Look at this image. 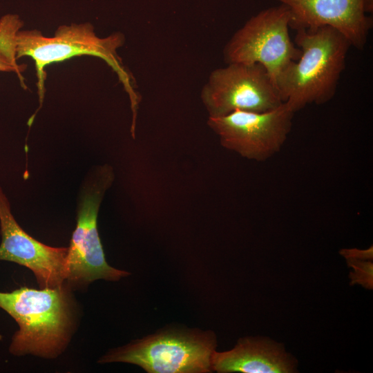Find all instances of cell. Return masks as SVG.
<instances>
[{"instance_id": "3", "label": "cell", "mask_w": 373, "mask_h": 373, "mask_svg": "<svg viewBox=\"0 0 373 373\" xmlns=\"http://www.w3.org/2000/svg\"><path fill=\"white\" fill-rule=\"evenodd\" d=\"M120 32L100 38L89 23L60 26L52 37H46L37 30L19 31L17 34V59L30 57L35 63L40 106L44 96L45 66L79 55H91L103 59L117 74L128 95L135 127L140 97L133 79L125 69L117 49L124 44Z\"/></svg>"}, {"instance_id": "15", "label": "cell", "mask_w": 373, "mask_h": 373, "mask_svg": "<svg viewBox=\"0 0 373 373\" xmlns=\"http://www.w3.org/2000/svg\"><path fill=\"white\" fill-rule=\"evenodd\" d=\"M0 71L1 72H15L19 77L22 86L26 88L24 79L21 76L22 71L13 66L7 58L0 51Z\"/></svg>"}, {"instance_id": "4", "label": "cell", "mask_w": 373, "mask_h": 373, "mask_svg": "<svg viewBox=\"0 0 373 373\" xmlns=\"http://www.w3.org/2000/svg\"><path fill=\"white\" fill-rule=\"evenodd\" d=\"M114 178L110 165H99L90 171L81 188L77 224L67 254L66 281L73 285H86L98 279L117 281L130 274L107 263L97 229L99 207Z\"/></svg>"}, {"instance_id": "12", "label": "cell", "mask_w": 373, "mask_h": 373, "mask_svg": "<svg viewBox=\"0 0 373 373\" xmlns=\"http://www.w3.org/2000/svg\"><path fill=\"white\" fill-rule=\"evenodd\" d=\"M23 26L17 15L8 14L0 19V51L16 68L25 70L24 65L17 63V34Z\"/></svg>"}, {"instance_id": "10", "label": "cell", "mask_w": 373, "mask_h": 373, "mask_svg": "<svg viewBox=\"0 0 373 373\" xmlns=\"http://www.w3.org/2000/svg\"><path fill=\"white\" fill-rule=\"evenodd\" d=\"M290 14V28L330 26L362 50L372 27L373 0H277Z\"/></svg>"}, {"instance_id": "6", "label": "cell", "mask_w": 373, "mask_h": 373, "mask_svg": "<svg viewBox=\"0 0 373 373\" xmlns=\"http://www.w3.org/2000/svg\"><path fill=\"white\" fill-rule=\"evenodd\" d=\"M289 25V11L282 4L259 12L226 44L224 61L259 64L276 84L280 73L300 55V50L291 40Z\"/></svg>"}, {"instance_id": "2", "label": "cell", "mask_w": 373, "mask_h": 373, "mask_svg": "<svg viewBox=\"0 0 373 373\" xmlns=\"http://www.w3.org/2000/svg\"><path fill=\"white\" fill-rule=\"evenodd\" d=\"M0 308L17 323L10 352L47 358L59 355L69 342L73 315L66 285L36 289L22 287L0 291Z\"/></svg>"}, {"instance_id": "5", "label": "cell", "mask_w": 373, "mask_h": 373, "mask_svg": "<svg viewBox=\"0 0 373 373\" xmlns=\"http://www.w3.org/2000/svg\"><path fill=\"white\" fill-rule=\"evenodd\" d=\"M216 347L211 332L168 330L113 350L99 363H131L149 373L210 372Z\"/></svg>"}, {"instance_id": "1", "label": "cell", "mask_w": 373, "mask_h": 373, "mask_svg": "<svg viewBox=\"0 0 373 373\" xmlns=\"http://www.w3.org/2000/svg\"><path fill=\"white\" fill-rule=\"evenodd\" d=\"M300 50L276 82L283 102L296 113L309 104H323L336 93L351 44L330 26L296 30Z\"/></svg>"}, {"instance_id": "13", "label": "cell", "mask_w": 373, "mask_h": 373, "mask_svg": "<svg viewBox=\"0 0 373 373\" xmlns=\"http://www.w3.org/2000/svg\"><path fill=\"white\" fill-rule=\"evenodd\" d=\"M347 264L353 268L350 273L352 285L361 284L364 287L372 289L373 287V263L370 260L346 258Z\"/></svg>"}, {"instance_id": "7", "label": "cell", "mask_w": 373, "mask_h": 373, "mask_svg": "<svg viewBox=\"0 0 373 373\" xmlns=\"http://www.w3.org/2000/svg\"><path fill=\"white\" fill-rule=\"evenodd\" d=\"M200 98L212 117L237 110L265 112L283 103L273 79L259 64L231 63L213 70Z\"/></svg>"}, {"instance_id": "11", "label": "cell", "mask_w": 373, "mask_h": 373, "mask_svg": "<svg viewBox=\"0 0 373 373\" xmlns=\"http://www.w3.org/2000/svg\"><path fill=\"white\" fill-rule=\"evenodd\" d=\"M295 361L283 346L265 338H240L231 350L214 351L212 370L220 373H289Z\"/></svg>"}, {"instance_id": "9", "label": "cell", "mask_w": 373, "mask_h": 373, "mask_svg": "<svg viewBox=\"0 0 373 373\" xmlns=\"http://www.w3.org/2000/svg\"><path fill=\"white\" fill-rule=\"evenodd\" d=\"M0 232V260L28 268L41 288L65 285L68 276V247H50L28 234L12 214L8 199L1 186Z\"/></svg>"}, {"instance_id": "8", "label": "cell", "mask_w": 373, "mask_h": 373, "mask_svg": "<svg viewBox=\"0 0 373 373\" xmlns=\"http://www.w3.org/2000/svg\"><path fill=\"white\" fill-rule=\"evenodd\" d=\"M294 113L283 102L265 112L237 110L221 117H209L207 125L224 149L262 162L280 151L291 129Z\"/></svg>"}, {"instance_id": "14", "label": "cell", "mask_w": 373, "mask_h": 373, "mask_svg": "<svg viewBox=\"0 0 373 373\" xmlns=\"http://www.w3.org/2000/svg\"><path fill=\"white\" fill-rule=\"evenodd\" d=\"M340 254L345 258H354L358 260H372L373 258L372 246L365 250L358 249H343Z\"/></svg>"}, {"instance_id": "16", "label": "cell", "mask_w": 373, "mask_h": 373, "mask_svg": "<svg viewBox=\"0 0 373 373\" xmlns=\"http://www.w3.org/2000/svg\"><path fill=\"white\" fill-rule=\"evenodd\" d=\"M1 339V336L0 335V340Z\"/></svg>"}]
</instances>
